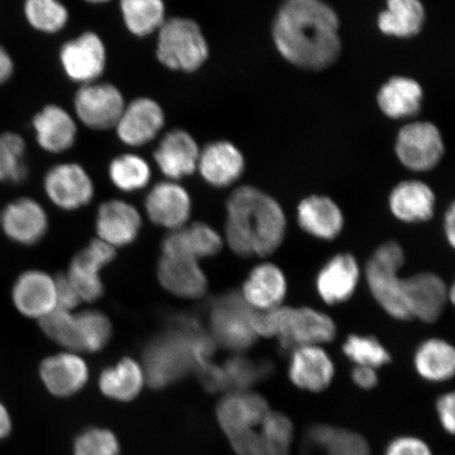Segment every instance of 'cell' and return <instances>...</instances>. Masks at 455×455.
Returning <instances> with one entry per match:
<instances>
[{"instance_id": "6da1fadb", "label": "cell", "mask_w": 455, "mask_h": 455, "mask_svg": "<svg viewBox=\"0 0 455 455\" xmlns=\"http://www.w3.org/2000/svg\"><path fill=\"white\" fill-rule=\"evenodd\" d=\"M339 17L323 0H283L273 22L278 52L310 70L331 66L340 53Z\"/></svg>"}, {"instance_id": "7a4b0ae2", "label": "cell", "mask_w": 455, "mask_h": 455, "mask_svg": "<svg viewBox=\"0 0 455 455\" xmlns=\"http://www.w3.org/2000/svg\"><path fill=\"white\" fill-rule=\"evenodd\" d=\"M226 236L243 258L275 252L286 235L287 221L275 198L251 186L237 188L227 202Z\"/></svg>"}, {"instance_id": "3957f363", "label": "cell", "mask_w": 455, "mask_h": 455, "mask_svg": "<svg viewBox=\"0 0 455 455\" xmlns=\"http://www.w3.org/2000/svg\"><path fill=\"white\" fill-rule=\"evenodd\" d=\"M214 340L190 316H176L167 331L151 340L144 355L146 382L155 389L166 388L209 362Z\"/></svg>"}, {"instance_id": "277c9868", "label": "cell", "mask_w": 455, "mask_h": 455, "mask_svg": "<svg viewBox=\"0 0 455 455\" xmlns=\"http://www.w3.org/2000/svg\"><path fill=\"white\" fill-rule=\"evenodd\" d=\"M156 36V60L170 71L196 73L209 59L207 38L201 26L189 17H168Z\"/></svg>"}, {"instance_id": "5b68a950", "label": "cell", "mask_w": 455, "mask_h": 455, "mask_svg": "<svg viewBox=\"0 0 455 455\" xmlns=\"http://www.w3.org/2000/svg\"><path fill=\"white\" fill-rule=\"evenodd\" d=\"M405 261L403 249L395 242L380 246L368 261L366 280L370 291L379 305L397 320H411L403 281L398 275Z\"/></svg>"}, {"instance_id": "8992f818", "label": "cell", "mask_w": 455, "mask_h": 455, "mask_svg": "<svg viewBox=\"0 0 455 455\" xmlns=\"http://www.w3.org/2000/svg\"><path fill=\"white\" fill-rule=\"evenodd\" d=\"M127 101L117 85L94 82L79 85L73 99L77 123L93 131L114 129Z\"/></svg>"}, {"instance_id": "52a82bcc", "label": "cell", "mask_w": 455, "mask_h": 455, "mask_svg": "<svg viewBox=\"0 0 455 455\" xmlns=\"http://www.w3.org/2000/svg\"><path fill=\"white\" fill-rule=\"evenodd\" d=\"M253 311L242 294L221 295L210 313L213 339L232 351L249 349L258 339L251 325Z\"/></svg>"}, {"instance_id": "ba28073f", "label": "cell", "mask_w": 455, "mask_h": 455, "mask_svg": "<svg viewBox=\"0 0 455 455\" xmlns=\"http://www.w3.org/2000/svg\"><path fill=\"white\" fill-rule=\"evenodd\" d=\"M59 59L65 76L83 85L100 81L107 69L108 51L98 33L85 31L61 45Z\"/></svg>"}, {"instance_id": "9c48e42d", "label": "cell", "mask_w": 455, "mask_h": 455, "mask_svg": "<svg viewBox=\"0 0 455 455\" xmlns=\"http://www.w3.org/2000/svg\"><path fill=\"white\" fill-rule=\"evenodd\" d=\"M166 126V113L155 99L140 96L127 101L114 131L124 146L140 148L151 144Z\"/></svg>"}, {"instance_id": "30bf717a", "label": "cell", "mask_w": 455, "mask_h": 455, "mask_svg": "<svg viewBox=\"0 0 455 455\" xmlns=\"http://www.w3.org/2000/svg\"><path fill=\"white\" fill-rule=\"evenodd\" d=\"M337 327L331 317L311 308L282 307L277 339L284 349L303 346H321L335 338Z\"/></svg>"}, {"instance_id": "8fae6325", "label": "cell", "mask_w": 455, "mask_h": 455, "mask_svg": "<svg viewBox=\"0 0 455 455\" xmlns=\"http://www.w3.org/2000/svg\"><path fill=\"white\" fill-rule=\"evenodd\" d=\"M395 150L398 159L408 169L431 170L443 155L440 130L431 123L409 124L398 133Z\"/></svg>"}, {"instance_id": "7c38bea8", "label": "cell", "mask_w": 455, "mask_h": 455, "mask_svg": "<svg viewBox=\"0 0 455 455\" xmlns=\"http://www.w3.org/2000/svg\"><path fill=\"white\" fill-rule=\"evenodd\" d=\"M292 441L291 420L272 411L256 428L229 440L237 455H289Z\"/></svg>"}, {"instance_id": "4fadbf2b", "label": "cell", "mask_w": 455, "mask_h": 455, "mask_svg": "<svg viewBox=\"0 0 455 455\" xmlns=\"http://www.w3.org/2000/svg\"><path fill=\"white\" fill-rule=\"evenodd\" d=\"M270 411L263 396L249 390H235L230 391L219 402L216 419L230 440L256 428Z\"/></svg>"}, {"instance_id": "5bb4252c", "label": "cell", "mask_w": 455, "mask_h": 455, "mask_svg": "<svg viewBox=\"0 0 455 455\" xmlns=\"http://www.w3.org/2000/svg\"><path fill=\"white\" fill-rule=\"evenodd\" d=\"M44 188L51 202L65 210L84 207L94 196V185L87 171L76 163H62L44 175Z\"/></svg>"}, {"instance_id": "9a60e30c", "label": "cell", "mask_w": 455, "mask_h": 455, "mask_svg": "<svg viewBox=\"0 0 455 455\" xmlns=\"http://www.w3.org/2000/svg\"><path fill=\"white\" fill-rule=\"evenodd\" d=\"M199 153L201 147L195 136L185 129L176 128L161 135L153 157L161 172L176 181L196 172Z\"/></svg>"}, {"instance_id": "2e32d148", "label": "cell", "mask_w": 455, "mask_h": 455, "mask_svg": "<svg viewBox=\"0 0 455 455\" xmlns=\"http://www.w3.org/2000/svg\"><path fill=\"white\" fill-rule=\"evenodd\" d=\"M37 145L51 155H61L76 144L78 123L66 108L50 104L42 108L32 119Z\"/></svg>"}, {"instance_id": "e0dca14e", "label": "cell", "mask_w": 455, "mask_h": 455, "mask_svg": "<svg viewBox=\"0 0 455 455\" xmlns=\"http://www.w3.org/2000/svg\"><path fill=\"white\" fill-rule=\"evenodd\" d=\"M0 226L9 240L32 246L47 232L48 218L41 204L32 198L22 197L5 206L0 213Z\"/></svg>"}, {"instance_id": "ac0fdd59", "label": "cell", "mask_w": 455, "mask_h": 455, "mask_svg": "<svg viewBox=\"0 0 455 455\" xmlns=\"http://www.w3.org/2000/svg\"><path fill=\"white\" fill-rule=\"evenodd\" d=\"M243 170V156L231 141L216 140L201 148L196 171L210 186H231L241 178Z\"/></svg>"}, {"instance_id": "d6986e66", "label": "cell", "mask_w": 455, "mask_h": 455, "mask_svg": "<svg viewBox=\"0 0 455 455\" xmlns=\"http://www.w3.org/2000/svg\"><path fill=\"white\" fill-rule=\"evenodd\" d=\"M114 249L102 241H94L72 261L69 275L70 283L79 299L96 300L101 297L104 287L100 277L102 267L114 259Z\"/></svg>"}, {"instance_id": "ffe728a7", "label": "cell", "mask_w": 455, "mask_h": 455, "mask_svg": "<svg viewBox=\"0 0 455 455\" xmlns=\"http://www.w3.org/2000/svg\"><path fill=\"white\" fill-rule=\"evenodd\" d=\"M39 377L50 395L70 397L87 385L89 369L82 357L60 354L49 356L42 362Z\"/></svg>"}, {"instance_id": "44dd1931", "label": "cell", "mask_w": 455, "mask_h": 455, "mask_svg": "<svg viewBox=\"0 0 455 455\" xmlns=\"http://www.w3.org/2000/svg\"><path fill=\"white\" fill-rule=\"evenodd\" d=\"M403 288L411 317L426 323L439 320L449 298L441 277L434 273H419L403 281Z\"/></svg>"}, {"instance_id": "7402d4cb", "label": "cell", "mask_w": 455, "mask_h": 455, "mask_svg": "<svg viewBox=\"0 0 455 455\" xmlns=\"http://www.w3.org/2000/svg\"><path fill=\"white\" fill-rule=\"evenodd\" d=\"M12 299L21 315L43 318L56 308L55 281L42 271L24 272L14 283Z\"/></svg>"}, {"instance_id": "603a6c76", "label": "cell", "mask_w": 455, "mask_h": 455, "mask_svg": "<svg viewBox=\"0 0 455 455\" xmlns=\"http://www.w3.org/2000/svg\"><path fill=\"white\" fill-rule=\"evenodd\" d=\"M289 377L300 389L321 392L332 382L333 362L320 346L298 347L290 361Z\"/></svg>"}, {"instance_id": "cb8c5ba5", "label": "cell", "mask_w": 455, "mask_h": 455, "mask_svg": "<svg viewBox=\"0 0 455 455\" xmlns=\"http://www.w3.org/2000/svg\"><path fill=\"white\" fill-rule=\"evenodd\" d=\"M158 277L168 291L186 299L203 297L208 286L197 260L186 255L164 254L159 261Z\"/></svg>"}, {"instance_id": "d4e9b609", "label": "cell", "mask_w": 455, "mask_h": 455, "mask_svg": "<svg viewBox=\"0 0 455 455\" xmlns=\"http://www.w3.org/2000/svg\"><path fill=\"white\" fill-rule=\"evenodd\" d=\"M146 209L157 225L179 229L191 212L189 193L176 181H163L153 187L148 195Z\"/></svg>"}, {"instance_id": "484cf974", "label": "cell", "mask_w": 455, "mask_h": 455, "mask_svg": "<svg viewBox=\"0 0 455 455\" xmlns=\"http://www.w3.org/2000/svg\"><path fill=\"white\" fill-rule=\"evenodd\" d=\"M287 294V281L275 265L261 264L250 273L242 297L255 311L277 308Z\"/></svg>"}, {"instance_id": "4316f807", "label": "cell", "mask_w": 455, "mask_h": 455, "mask_svg": "<svg viewBox=\"0 0 455 455\" xmlns=\"http://www.w3.org/2000/svg\"><path fill=\"white\" fill-rule=\"evenodd\" d=\"M358 280L360 268L354 256L339 254L318 273L316 288L327 304H340L354 295Z\"/></svg>"}, {"instance_id": "83f0119b", "label": "cell", "mask_w": 455, "mask_h": 455, "mask_svg": "<svg viewBox=\"0 0 455 455\" xmlns=\"http://www.w3.org/2000/svg\"><path fill=\"white\" fill-rule=\"evenodd\" d=\"M100 241L110 246L132 243L140 229V216L133 206L122 201L102 204L96 220Z\"/></svg>"}, {"instance_id": "f1b7e54d", "label": "cell", "mask_w": 455, "mask_h": 455, "mask_svg": "<svg viewBox=\"0 0 455 455\" xmlns=\"http://www.w3.org/2000/svg\"><path fill=\"white\" fill-rule=\"evenodd\" d=\"M299 224L304 231L321 240H333L344 227V216L338 204L327 196H312L298 208Z\"/></svg>"}, {"instance_id": "f546056e", "label": "cell", "mask_w": 455, "mask_h": 455, "mask_svg": "<svg viewBox=\"0 0 455 455\" xmlns=\"http://www.w3.org/2000/svg\"><path fill=\"white\" fill-rule=\"evenodd\" d=\"M435 197L422 181L408 180L391 192L389 206L397 220L405 223H422L435 213Z\"/></svg>"}, {"instance_id": "4dcf8cb0", "label": "cell", "mask_w": 455, "mask_h": 455, "mask_svg": "<svg viewBox=\"0 0 455 455\" xmlns=\"http://www.w3.org/2000/svg\"><path fill=\"white\" fill-rule=\"evenodd\" d=\"M146 383L144 368L132 358H124L101 372L99 388L112 401L128 403L140 395Z\"/></svg>"}, {"instance_id": "1f68e13d", "label": "cell", "mask_w": 455, "mask_h": 455, "mask_svg": "<svg viewBox=\"0 0 455 455\" xmlns=\"http://www.w3.org/2000/svg\"><path fill=\"white\" fill-rule=\"evenodd\" d=\"M223 246L220 236L212 227L197 223L175 231L164 238V254L186 255L197 259L218 253Z\"/></svg>"}, {"instance_id": "d6a6232c", "label": "cell", "mask_w": 455, "mask_h": 455, "mask_svg": "<svg viewBox=\"0 0 455 455\" xmlns=\"http://www.w3.org/2000/svg\"><path fill=\"white\" fill-rule=\"evenodd\" d=\"M423 89L418 82L408 77L389 79L378 94V102L387 116L403 118L415 116L422 105Z\"/></svg>"}, {"instance_id": "836d02e7", "label": "cell", "mask_w": 455, "mask_h": 455, "mask_svg": "<svg viewBox=\"0 0 455 455\" xmlns=\"http://www.w3.org/2000/svg\"><path fill=\"white\" fill-rule=\"evenodd\" d=\"M122 20L131 36H155L168 20L164 0H118Z\"/></svg>"}, {"instance_id": "e575fe53", "label": "cell", "mask_w": 455, "mask_h": 455, "mask_svg": "<svg viewBox=\"0 0 455 455\" xmlns=\"http://www.w3.org/2000/svg\"><path fill=\"white\" fill-rule=\"evenodd\" d=\"M425 21L420 0H387V8L379 15V28L386 36L407 38L417 36Z\"/></svg>"}, {"instance_id": "d590c367", "label": "cell", "mask_w": 455, "mask_h": 455, "mask_svg": "<svg viewBox=\"0 0 455 455\" xmlns=\"http://www.w3.org/2000/svg\"><path fill=\"white\" fill-rule=\"evenodd\" d=\"M414 365L423 379L440 383L451 379L455 370L453 347L443 339L426 340L419 347Z\"/></svg>"}, {"instance_id": "8d00e7d4", "label": "cell", "mask_w": 455, "mask_h": 455, "mask_svg": "<svg viewBox=\"0 0 455 455\" xmlns=\"http://www.w3.org/2000/svg\"><path fill=\"white\" fill-rule=\"evenodd\" d=\"M25 19L33 30L53 36L69 24L70 12L61 0H25Z\"/></svg>"}, {"instance_id": "74e56055", "label": "cell", "mask_w": 455, "mask_h": 455, "mask_svg": "<svg viewBox=\"0 0 455 455\" xmlns=\"http://www.w3.org/2000/svg\"><path fill=\"white\" fill-rule=\"evenodd\" d=\"M27 142L19 133H0V183L19 185L28 179Z\"/></svg>"}, {"instance_id": "f35d334b", "label": "cell", "mask_w": 455, "mask_h": 455, "mask_svg": "<svg viewBox=\"0 0 455 455\" xmlns=\"http://www.w3.org/2000/svg\"><path fill=\"white\" fill-rule=\"evenodd\" d=\"M152 171L149 163L136 153H124L112 159L109 178L117 189L134 192L150 183Z\"/></svg>"}, {"instance_id": "ab89813d", "label": "cell", "mask_w": 455, "mask_h": 455, "mask_svg": "<svg viewBox=\"0 0 455 455\" xmlns=\"http://www.w3.org/2000/svg\"><path fill=\"white\" fill-rule=\"evenodd\" d=\"M76 317L81 351L96 352L104 348L111 337L110 321L104 313L85 311Z\"/></svg>"}, {"instance_id": "60d3db41", "label": "cell", "mask_w": 455, "mask_h": 455, "mask_svg": "<svg viewBox=\"0 0 455 455\" xmlns=\"http://www.w3.org/2000/svg\"><path fill=\"white\" fill-rule=\"evenodd\" d=\"M313 440L325 449L327 455H369L368 446L361 436L331 427H320L313 431Z\"/></svg>"}, {"instance_id": "b9f144b4", "label": "cell", "mask_w": 455, "mask_h": 455, "mask_svg": "<svg viewBox=\"0 0 455 455\" xmlns=\"http://www.w3.org/2000/svg\"><path fill=\"white\" fill-rule=\"evenodd\" d=\"M347 357L356 363L373 369L382 367L390 362V354L377 339L351 335L343 346Z\"/></svg>"}, {"instance_id": "7bdbcfd3", "label": "cell", "mask_w": 455, "mask_h": 455, "mask_svg": "<svg viewBox=\"0 0 455 455\" xmlns=\"http://www.w3.org/2000/svg\"><path fill=\"white\" fill-rule=\"evenodd\" d=\"M121 449L117 435L102 427L84 429L73 443V455H119Z\"/></svg>"}, {"instance_id": "ee69618b", "label": "cell", "mask_w": 455, "mask_h": 455, "mask_svg": "<svg viewBox=\"0 0 455 455\" xmlns=\"http://www.w3.org/2000/svg\"><path fill=\"white\" fill-rule=\"evenodd\" d=\"M44 332L62 346L71 350L81 351L76 317L68 310L55 308L41 318Z\"/></svg>"}, {"instance_id": "f6af8a7d", "label": "cell", "mask_w": 455, "mask_h": 455, "mask_svg": "<svg viewBox=\"0 0 455 455\" xmlns=\"http://www.w3.org/2000/svg\"><path fill=\"white\" fill-rule=\"evenodd\" d=\"M227 389L248 390L263 375L264 369L254 365L251 361L235 356L228 361L223 367Z\"/></svg>"}, {"instance_id": "bcb514c9", "label": "cell", "mask_w": 455, "mask_h": 455, "mask_svg": "<svg viewBox=\"0 0 455 455\" xmlns=\"http://www.w3.org/2000/svg\"><path fill=\"white\" fill-rule=\"evenodd\" d=\"M385 455H432L427 443L413 436H401L389 443Z\"/></svg>"}, {"instance_id": "7dc6e473", "label": "cell", "mask_w": 455, "mask_h": 455, "mask_svg": "<svg viewBox=\"0 0 455 455\" xmlns=\"http://www.w3.org/2000/svg\"><path fill=\"white\" fill-rule=\"evenodd\" d=\"M196 372L204 388L209 391L215 392L227 389L223 367L216 366L212 362H209L206 365L198 368Z\"/></svg>"}, {"instance_id": "c3c4849f", "label": "cell", "mask_w": 455, "mask_h": 455, "mask_svg": "<svg viewBox=\"0 0 455 455\" xmlns=\"http://www.w3.org/2000/svg\"><path fill=\"white\" fill-rule=\"evenodd\" d=\"M57 306L56 308L69 311L77 306L79 299L76 289L73 288L72 283L68 276H59L55 280Z\"/></svg>"}, {"instance_id": "681fc988", "label": "cell", "mask_w": 455, "mask_h": 455, "mask_svg": "<svg viewBox=\"0 0 455 455\" xmlns=\"http://www.w3.org/2000/svg\"><path fill=\"white\" fill-rule=\"evenodd\" d=\"M454 398L453 394L443 395L436 403L441 424L449 434H453L455 429Z\"/></svg>"}, {"instance_id": "f907efd6", "label": "cell", "mask_w": 455, "mask_h": 455, "mask_svg": "<svg viewBox=\"0 0 455 455\" xmlns=\"http://www.w3.org/2000/svg\"><path fill=\"white\" fill-rule=\"evenodd\" d=\"M352 379L356 386L362 389H372L378 384V374L375 372V369L356 366L352 371Z\"/></svg>"}, {"instance_id": "816d5d0a", "label": "cell", "mask_w": 455, "mask_h": 455, "mask_svg": "<svg viewBox=\"0 0 455 455\" xmlns=\"http://www.w3.org/2000/svg\"><path fill=\"white\" fill-rule=\"evenodd\" d=\"M15 64L12 55L0 44V85L8 83L12 78Z\"/></svg>"}, {"instance_id": "f5cc1de1", "label": "cell", "mask_w": 455, "mask_h": 455, "mask_svg": "<svg viewBox=\"0 0 455 455\" xmlns=\"http://www.w3.org/2000/svg\"><path fill=\"white\" fill-rule=\"evenodd\" d=\"M13 429V419L9 409L0 402V441L7 439Z\"/></svg>"}, {"instance_id": "db71d44e", "label": "cell", "mask_w": 455, "mask_h": 455, "mask_svg": "<svg viewBox=\"0 0 455 455\" xmlns=\"http://www.w3.org/2000/svg\"><path fill=\"white\" fill-rule=\"evenodd\" d=\"M443 228H445V233L447 236V240L451 246H454L455 242V210L454 204H452L451 207L447 210L445 215V223H443Z\"/></svg>"}, {"instance_id": "11a10c76", "label": "cell", "mask_w": 455, "mask_h": 455, "mask_svg": "<svg viewBox=\"0 0 455 455\" xmlns=\"http://www.w3.org/2000/svg\"><path fill=\"white\" fill-rule=\"evenodd\" d=\"M84 3L94 5L106 4L112 2V0H83Z\"/></svg>"}]
</instances>
